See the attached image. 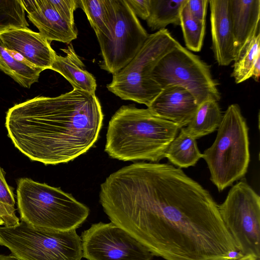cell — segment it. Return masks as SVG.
<instances>
[{
	"mask_svg": "<svg viewBox=\"0 0 260 260\" xmlns=\"http://www.w3.org/2000/svg\"><path fill=\"white\" fill-rule=\"evenodd\" d=\"M100 202L111 222L165 260H230L239 251L210 192L168 163H134L107 177Z\"/></svg>",
	"mask_w": 260,
	"mask_h": 260,
	"instance_id": "obj_1",
	"label": "cell"
},
{
	"mask_svg": "<svg viewBox=\"0 0 260 260\" xmlns=\"http://www.w3.org/2000/svg\"><path fill=\"white\" fill-rule=\"evenodd\" d=\"M103 119L96 96L73 89L15 105L7 112L5 126L22 153L32 161L55 165L73 160L91 148Z\"/></svg>",
	"mask_w": 260,
	"mask_h": 260,
	"instance_id": "obj_2",
	"label": "cell"
},
{
	"mask_svg": "<svg viewBox=\"0 0 260 260\" xmlns=\"http://www.w3.org/2000/svg\"><path fill=\"white\" fill-rule=\"evenodd\" d=\"M180 128L148 108L122 106L109 121L105 151L123 161L149 160L157 162Z\"/></svg>",
	"mask_w": 260,
	"mask_h": 260,
	"instance_id": "obj_3",
	"label": "cell"
},
{
	"mask_svg": "<svg viewBox=\"0 0 260 260\" xmlns=\"http://www.w3.org/2000/svg\"><path fill=\"white\" fill-rule=\"evenodd\" d=\"M17 205L21 221L42 230H76L89 213L71 194L28 178L17 181Z\"/></svg>",
	"mask_w": 260,
	"mask_h": 260,
	"instance_id": "obj_4",
	"label": "cell"
},
{
	"mask_svg": "<svg viewBox=\"0 0 260 260\" xmlns=\"http://www.w3.org/2000/svg\"><path fill=\"white\" fill-rule=\"evenodd\" d=\"M210 174V180L222 191L247 173L250 161L248 127L240 106H229L222 115L212 145L203 157Z\"/></svg>",
	"mask_w": 260,
	"mask_h": 260,
	"instance_id": "obj_5",
	"label": "cell"
},
{
	"mask_svg": "<svg viewBox=\"0 0 260 260\" xmlns=\"http://www.w3.org/2000/svg\"><path fill=\"white\" fill-rule=\"evenodd\" d=\"M177 42L166 28L149 35L132 61L113 75L112 81L107 85L108 90L122 100L148 107L161 90L151 79V72Z\"/></svg>",
	"mask_w": 260,
	"mask_h": 260,
	"instance_id": "obj_6",
	"label": "cell"
},
{
	"mask_svg": "<svg viewBox=\"0 0 260 260\" xmlns=\"http://www.w3.org/2000/svg\"><path fill=\"white\" fill-rule=\"evenodd\" d=\"M0 245L20 260H81L82 242L76 230H42L21 221L0 226Z\"/></svg>",
	"mask_w": 260,
	"mask_h": 260,
	"instance_id": "obj_7",
	"label": "cell"
},
{
	"mask_svg": "<svg viewBox=\"0 0 260 260\" xmlns=\"http://www.w3.org/2000/svg\"><path fill=\"white\" fill-rule=\"evenodd\" d=\"M150 78L161 89L172 85L183 87L199 105L208 100L218 102L220 99L210 67L178 42L157 63Z\"/></svg>",
	"mask_w": 260,
	"mask_h": 260,
	"instance_id": "obj_8",
	"label": "cell"
},
{
	"mask_svg": "<svg viewBox=\"0 0 260 260\" xmlns=\"http://www.w3.org/2000/svg\"><path fill=\"white\" fill-rule=\"evenodd\" d=\"M222 220L241 255L260 259V197L242 179L218 205Z\"/></svg>",
	"mask_w": 260,
	"mask_h": 260,
	"instance_id": "obj_9",
	"label": "cell"
},
{
	"mask_svg": "<svg viewBox=\"0 0 260 260\" xmlns=\"http://www.w3.org/2000/svg\"><path fill=\"white\" fill-rule=\"evenodd\" d=\"M114 1L113 29L107 38L99 41L103 57L100 68L112 75L132 61L149 35L125 0Z\"/></svg>",
	"mask_w": 260,
	"mask_h": 260,
	"instance_id": "obj_10",
	"label": "cell"
},
{
	"mask_svg": "<svg viewBox=\"0 0 260 260\" xmlns=\"http://www.w3.org/2000/svg\"><path fill=\"white\" fill-rule=\"evenodd\" d=\"M88 260H152L153 255L126 231L112 222L91 224L80 236Z\"/></svg>",
	"mask_w": 260,
	"mask_h": 260,
	"instance_id": "obj_11",
	"label": "cell"
},
{
	"mask_svg": "<svg viewBox=\"0 0 260 260\" xmlns=\"http://www.w3.org/2000/svg\"><path fill=\"white\" fill-rule=\"evenodd\" d=\"M0 40L7 49L43 71L51 69L57 54L46 38L28 28L2 32Z\"/></svg>",
	"mask_w": 260,
	"mask_h": 260,
	"instance_id": "obj_12",
	"label": "cell"
},
{
	"mask_svg": "<svg viewBox=\"0 0 260 260\" xmlns=\"http://www.w3.org/2000/svg\"><path fill=\"white\" fill-rule=\"evenodd\" d=\"M29 20L50 43L52 41L70 44L77 38L75 24L63 18L48 0H21Z\"/></svg>",
	"mask_w": 260,
	"mask_h": 260,
	"instance_id": "obj_13",
	"label": "cell"
},
{
	"mask_svg": "<svg viewBox=\"0 0 260 260\" xmlns=\"http://www.w3.org/2000/svg\"><path fill=\"white\" fill-rule=\"evenodd\" d=\"M199 105L188 90L180 86L172 85L162 89L147 108L156 116L181 128L190 122Z\"/></svg>",
	"mask_w": 260,
	"mask_h": 260,
	"instance_id": "obj_14",
	"label": "cell"
},
{
	"mask_svg": "<svg viewBox=\"0 0 260 260\" xmlns=\"http://www.w3.org/2000/svg\"><path fill=\"white\" fill-rule=\"evenodd\" d=\"M212 50L220 66L234 61L236 50L230 13L229 0H209Z\"/></svg>",
	"mask_w": 260,
	"mask_h": 260,
	"instance_id": "obj_15",
	"label": "cell"
},
{
	"mask_svg": "<svg viewBox=\"0 0 260 260\" xmlns=\"http://www.w3.org/2000/svg\"><path fill=\"white\" fill-rule=\"evenodd\" d=\"M229 6L236 56L245 43L260 31V1L229 0Z\"/></svg>",
	"mask_w": 260,
	"mask_h": 260,
	"instance_id": "obj_16",
	"label": "cell"
},
{
	"mask_svg": "<svg viewBox=\"0 0 260 260\" xmlns=\"http://www.w3.org/2000/svg\"><path fill=\"white\" fill-rule=\"evenodd\" d=\"M66 55L56 54L50 70L64 77L73 89L95 95L96 82L94 77L84 68V64L76 54L72 44L66 49H61Z\"/></svg>",
	"mask_w": 260,
	"mask_h": 260,
	"instance_id": "obj_17",
	"label": "cell"
},
{
	"mask_svg": "<svg viewBox=\"0 0 260 260\" xmlns=\"http://www.w3.org/2000/svg\"><path fill=\"white\" fill-rule=\"evenodd\" d=\"M79 7L85 13L98 41L107 38L115 21L114 0H78Z\"/></svg>",
	"mask_w": 260,
	"mask_h": 260,
	"instance_id": "obj_18",
	"label": "cell"
},
{
	"mask_svg": "<svg viewBox=\"0 0 260 260\" xmlns=\"http://www.w3.org/2000/svg\"><path fill=\"white\" fill-rule=\"evenodd\" d=\"M0 70L21 86L29 88L43 71L17 53L7 49L0 40Z\"/></svg>",
	"mask_w": 260,
	"mask_h": 260,
	"instance_id": "obj_19",
	"label": "cell"
},
{
	"mask_svg": "<svg viewBox=\"0 0 260 260\" xmlns=\"http://www.w3.org/2000/svg\"><path fill=\"white\" fill-rule=\"evenodd\" d=\"M180 129L167 148L165 157L180 169L194 166L203 157V154L198 147L196 139L189 135L184 127Z\"/></svg>",
	"mask_w": 260,
	"mask_h": 260,
	"instance_id": "obj_20",
	"label": "cell"
},
{
	"mask_svg": "<svg viewBox=\"0 0 260 260\" xmlns=\"http://www.w3.org/2000/svg\"><path fill=\"white\" fill-rule=\"evenodd\" d=\"M222 114L218 102L206 101L200 104L188 124L187 133L197 139L213 133L219 126Z\"/></svg>",
	"mask_w": 260,
	"mask_h": 260,
	"instance_id": "obj_21",
	"label": "cell"
},
{
	"mask_svg": "<svg viewBox=\"0 0 260 260\" xmlns=\"http://www.w3.org/2000/svg\"><path fill=\"white\" fill-rule=\"evenodd\" d=\"M187 0H150V15L146 20L151 30L165 29L169 24L180 25V13Z\"/></svg>",
	"mask_w": 260,
	"mask_h": 260,
	"instance_id": "obj_22",
	"label": "cell"
},
{
	"mask_svg": "<svg viewBox=\"0 0 260 260\" xmlns=\"http://www.w3.org/2000/svg\"><path fill=\"white\" fill-rule=\"evenodd\" d=\"M259 43L260 31L245 43L236 55L232 73L236 83H241L251 77L253 66L260 57Z\"/></svg>",
	"mask_w": 260,
	"mask_h": 260,
	"instance_id": "obj_23",
	"label": "cell"
},
{
	"mask_svg": "<svg viewBox=\"0 0 260 260\" xmlns=\"http://www.w3.org/2000/svg\"><path fill=\"white\" fill-rule=\"evenodd\" d=\"M180 25L187 49L193 52L200 51L205 35V21L193 17L184 5L180 13Z\"/></svg>",
	"mask_w": 260,
	"mask_h": 260,
	"instance_id": "obj_24",
	"label": "cell"
},
{
	"mask_svg": "<svg viewBox=\"0 0 260 260\" xmlns=\"http://www.w3.org/2000/svg\"><path fill=\"white\" fill-rule=\"evenodd\" d=\"M28 26L21 0H0V34Z\"/></svg>",
	"mask_w": 260,
	"mask_h": 260,
	"instance_id": "obj_25",
	"label": "cell"
},
{
	"mask_svg": "<svg viewBox=\"0 0 260 260\" xmlns=\"http://www.w3.org/2000/svg\"><path fill=\"white\" fill-rule=\"evenodd\" d=\"M15 205L13 188L7 183L5 172L0 167V226H11L20 222Z\"/></svg>",
	"mask_w": 260,
	"mask_h": 260,
	"instance_id": "obj_26",
	"label": "cell"
},
{
	"mask_svg": "<svg viewBox=\"0 0 260 260\" xmlns=\"http://www.w3.org/2000/svg\"><path fill=\"white\" fill-rule=\"evenodd\" d=\"M48 2L63 18L75 24L74 12L79 8L78 0H48Z\"/></svg>",
	"mask_w": 260,
	"mask_h": 260,
	"instance_id": "obj_27",
	"label": "cell"
},
{
	"mask_svg": "<svg viewBox=\"0 0 260 260\" xmlns=\"http://www.w3.org/2000/svg\"><path fill=\"white\" fill-rule=\"evenodd\" d=\"M208 2V0H187L185 6L193 17L205 21Z\"/></svg>",
	"mask_w": 260,
	"mask_h": 260,
	"instance_id": "obj_28",
	"label": "cell"
},
{
	"mask_svg": "<svg viewBox=\"0 0 260 260\" xmlns=\"http://www.w3.org/2000/svg\"><path fill=\"white\" fill-rule=\"evenodd\" d=\"M137 17L146 20L150 15V0H125Z\"/></svg>",
	"mask_w": 260,
	"mask_h": 260,
	"instance_id": "obj_29",
	"label": "cell"
},
{
	"mask_svg": "<svg viewBox=\"0 0 260 260\" xmlns=\"http://www.w3.org/2000/svg\"><path fill=\"white\" fill-rule=\"evenodd\" d=\"M260 75V57L256 60L252 70L251 77L255 81L258 82Z\"/></svg>",
	"mask_w": 260,
	"mask_h": 260,
	"instance_id": "obj_30",
	"label": "cell"
},
{
	"mask_svg": "<svg viewBox=\"0 0 260 260\" xmlns=\"http://www.w3.org/2000/svg\"><path fill=\"white\" fill-rule=\"evenodd\" d=\"M230 260H260V259H258L252 255H246L235 257Z\"/></svg>",
	"mask_w": 260,
	"mask_h": 260,
	"instance_id": "obj_31",
	"label": "cell"
},
{
	"mask_svg": "<svg viewBox=\"0 0 260 260\" xmlns=\"http://www.w3.org/2000/svg\"><path fill=\"white\" fill-rule=\"evenodd\" d=\"M0 260H20L12 254L9 255L0 254Z\"/></svg>",
	"mask_w": 260,
	"mask_h": 260,
	"instance_id": "obj_32",
	"label": "cell"
}]
</instances>
